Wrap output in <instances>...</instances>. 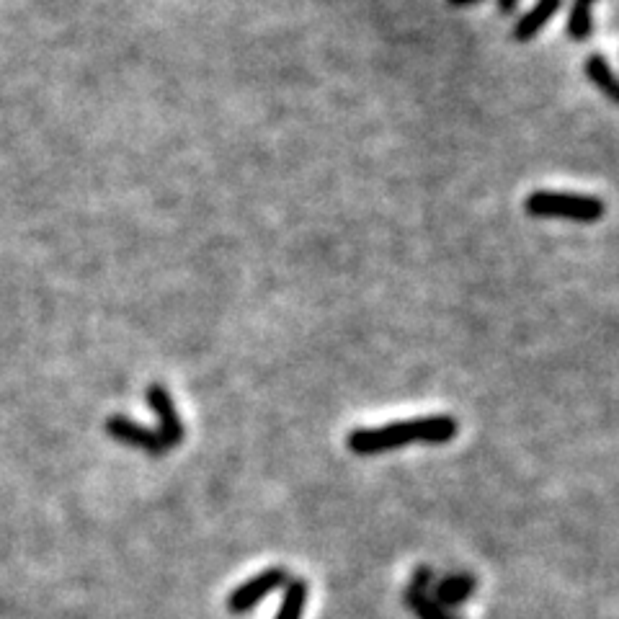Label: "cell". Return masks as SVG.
<instances>
[{
    "label": "cell",
    "instance_id": "cell-11",
    "mask_svg": "<svg viewBox=\"0 0 619 619\" xmlns=\"http://www.w3.org/2000/svg\"><path fill=\"white\" fill-rule=\"evenodd\" d=\"M405 607L411 609L418 619H457L449 609L439 607L431 594H423V591L408 589L405 591Z\"/></svg>",
    "mask_w": 619,
    "mask_h": 619
},
{
    "label": "cell",
    "instance_id": "cell-5",
    "mask_svg": "<svg viewBox=\"0 0 619 619\" xmlns=\"http://www.w3.org/2000/svg\"><path fill=\"white\" fill-rule=\"evenodd\" d=\"M148 405L153 408L155 418H158V434L160 439L166 442L168 449L178 447V444L186 439V429L181 418H178L176 403H173L171 393H168L163 385H150L148 387Z\"/></svg>",
    "mask_w": 619,
    "mask_h": 619
},
{
    "label": "cell",
    "instance_id": "cell-7",
    "mask_svg": "<svg viewBox=\"0 0 619 619\" xmlns=\"http://www.w3.org/2000/svg\"><path fill=\"white\" fill-rule=\"evenodd\" d=\"M475 586H478L475 578L467 576V573H457V576L452 573V576H444L442 581L436 583L434 591H429V594L439 607L452 609L465 604V601L472 596V591H475Z\"/></svg>",
    "mask_w": 619,
    "mask_h": 619
},
{
    "label": "cell",
    "instance_id": "cell-3",
    "mask_svg": "<svg viewBox=\"0 0 619 619\" xmlns=\"http://www.w3.org/2000/svg\"><path fill=\"white\" fill-rule=\"evenodd\" d=\"M287 581H289V576L284 568L261 570L258 576L248 578L246 583H240L238 589L227 596V609H230L233 614L251 612V609H256L258 604L266 599V596L274 594L276 589H282Z\"/></svg>",
    "mask_w": 619,
    "mask_h": 619
},
{
    "label": "cell",
    "instance_id": "cell-14",
    "mask_svg": "<svg viewBox=\"0 0 619 619\" xmlns=\"http://www.w3.org/2000/svg\"><path fill=\"white\" fill-rule=\"evenodd\" d=\"M447 3L454 8H465V6H475V3H483V0H447Z\"/></svg>",
    "mask_w": 619,
    "mask_h": 619
},
{
    "label": "cell",
    "instance_id": "cell-8",
    "mask_svg": "<svg viewBox=\"0 0 619 619\" xmlns=\"http://www.w3.org/2000/svg\"><path fill=\"white\" fill-rule=\"evenodd\" d=\"M583 70H586L591 83L619 106V78L612 73L609 62L601 55H591L589 60H586V65H583Z\"/></svg>",
    "mask_w": 619,
    "mask_h": 619
},
{
    "label": "cell",
    "instance_id": "cell-12",
    "mask_svg": "<svg viewBox=\"0 0 619 619\" xmlns=\"http://www.w3.org/2000/svg\"><path fill=\"white\" fill-rule=\"evenodd\" d=\"M429 586H434V570H429V568H418L416 573H413L411 589L423 591V594H429Z\"/></svg>",
    "mask_w": 619,
    "mask_h": 619
},
{
    "label": "cell",
    "instance_id": "cell-13",
    "mask_svg": "<svg viewBox=\"0 0 619 619\" xmlns=\"http://www.w3.org/2000/svg\"><path fill=\"white\" fill-rule=\"evenodd\" d=\"M519 3L521 0H496V8L498 13H503V16H511V13H516Z\"/></svg>",
    "mask_w": 619,
    "mask_h": 619
},
{
    "label": "cell",
    "instance_id": "cell-1",
    "mask_svg": "<svg viewBox=\"0 0 619 619\" xmlns=\"http://www.w3.org/2000/svg\"><path fill=\"white\" fill-rule=\"evenodd\" d=\"M460 431L454 416H423L411 421H395L377 429H354L346 436V447L359 457L382 454L408 444H447Z\"/></svg>",
    "mask_w": 619,
    "mask_h": 619
},
{
    "label": "cell",
    "instance_id": "cell-4",
    "mask_svg": "<svg viewBox=\"0 0 619 619\" xmlns=\"http://www.w3.org/2000/svg\"><path fill=\"white\" fill-rule=\"evenodd\" d=\"M106 434L114 439V442L124 444V447L140 449V452L150 454V457H163L168 452L166 442L160 439V434L155 429H145L142 423L132 421L127 416H109L106 418Z\"/></svg>",
    "mask_w": 619,
    "mask_h": 619
},
{
    "label": "cell",
    "instance_id": "cell-9",
    "mask_svg": "<svg viewBox=\"0 0 619 619\" xmlns=\"http://www.w3.org/2000/svg\"><path fill=\"white\" fill-rule=\"evenodd\" d=\"M307 591L310 589H307V583L302 581V578H292V581H287L282 607H279V612H276V619H302Z\"/></svg>",
    "mask_w": 619,
    "mask_h": 619
},
{
    "label": "cell",
    "instance_id": "cell-2",
    "mask_svg": "<svg viewBox=\"0 0 619 619\" xmlns=\"http://www.w3.org/2000/svg\"><path fill=\"white\" fill-rule=\"evenodd\" d=\"M524 209L532 217H558L573 222H599L607 212L601 199L565 191H534L524 202Z\"/></svg>",
    "mask_w": 619,
    "mask_h": 619
},
{
    "label": "cell",
    "instance_id": "cell-10",
    "mask_svg": "<svg viewBox=\"0 0 619 619\" xmlns=\"http://www.w3.org/2000/svg\"><path fill=\"white\" fill-rule=\"evenodd\" d=\"M596 0H573V8H570L568 16V37L583 42V39L591 37L594 31V19H591V6Z\"/></svg>",
    "mask_w": 619,
    "mask_h": 619
},
{
    "label": "cell",
    "instance_id": "cell-6",
    "mask_svg": "<svg viewBox=\"0 0 619 619\" xmlns=\"http://www.w3.org/2000/svg\"><path fill=\"white\" fill-rule=\"evenodd\" d=\"M560 8H563V0H537V3L516 21L511 37H514L516 42H529V39H534L545 29L547 21H550Z\"/></svg>",
    "mask_w": 619,
    "mask_h": 619
}]
</instances>
